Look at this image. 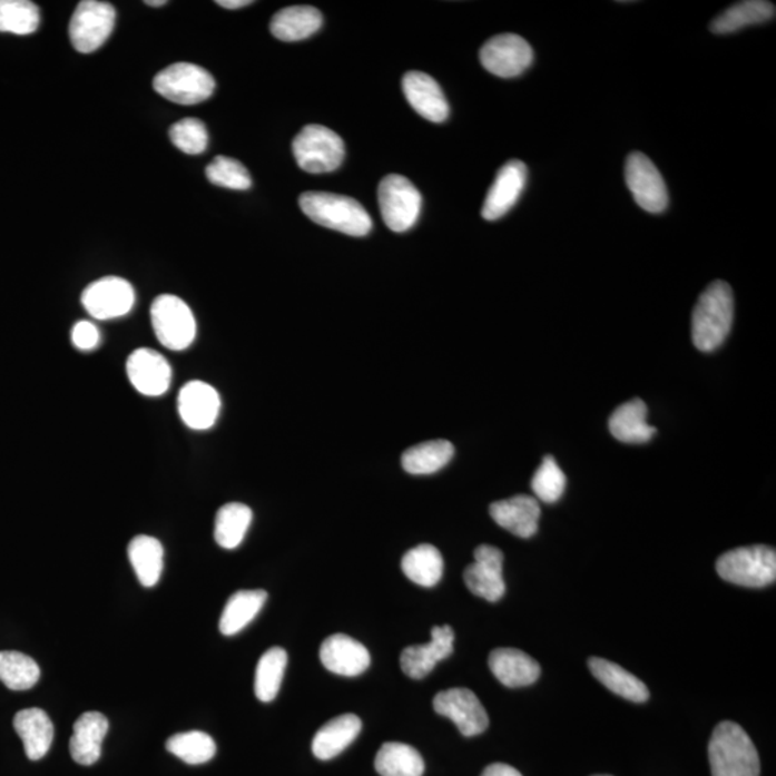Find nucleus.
<instances>
[{
  "mask_svg": "<svg viewBox=\"0 0 776 776\" xmlns=\"http://www.w3.org/2000/svg\"><path fill=\"white\" fill-rule=\"evenodd\" d=\"M286 664H288V655L281 647H274L262 655L255 675L256 698L265 704L275 700L284 679Z\"/></svg>",
  "mask_w": 776,
  "mask_h": 776,
  "instance_id": "c9c22d12",
  "label": "nucleus"
},
{
  "mask_svg": "<svg viewBox=\"0 0 776 776\" xmlns=\"http://www.w3.org/2000/svg\"><path fill=\"white\" fill-rule=\"evenodd\" d=\"M169 136L173 145L190 156L202 155L209 145L205 122L197 118H185L176 122L170 127Z\"/></svg>",
  "mask_w": 776,
  "mask_h": 776,
  "instance_id": "79ce46f5",
  "label": "nucleus"
},
{
  "mask_svg": "<svg viewBox=\"0 0 776 776\" xmlns=\"http://www.w3.org/2000/svg\"><path fill=\"white\" fill-rule=\"evenodd\" d=\"M304 214L328 229L350 236H365L372 232L369 212L355 199L326 191H306L299 197Z\"/></svg>",
  "mask_w": 776,
  "mask_h": 776,
  "instance_id": "7ed1b4c3",
  "label": "nucleus"
},
{
  "mask_svg": "<svg viewBox=\"0 0 776 776\" xmlns=\"http://www.w3.org/2000/svg\"><path fill=\"white\" fill-rule=\"evenodd\" d=\"M268 600V592L264 590L237 591L226 602L222 612L219 630L224 636H235L245 629Z\"/></svg>",
  "mask_w": 776,
  "mask_h": 776,
  "instance_id": "7c9ffc66",
  "label": "nucleus"
},
{
  "mask_svg": "<svg viewBox=\"0 0 776 776\" xmlns=\"http://www.w3.org/2000/svg\"><path fill=\"white\" fill-rule=\"evenodd\" d=\"M443 557L436 547L422 543L403 557L402 568L410 581L422 587H434L443 576Z\"/></svg>",
  "mask_w": 776,
  "mask_h": 776,
  "instance_id": "473e14b6",
  "label": "nucleus"
},
{
  "mask_svg": "<svg viewBox=\"0 0 776 776\" xmlns=\"http://www.w3.org/2000/svg\"><path fill=\"white\" fill-rule=\"evenodd\" d=\"M87 313L96 320H114L125 316L136 303L130 282L118 276H106L88 285L81 295Z\"/></svg>",
  "mask_w": 776,
  "mask_h": 776,
  "instance_id": "9d476101",
  "label": "nucleus"
},
{
  "mask_svg": "<svg viewBox=\"0 0 776 776\" xmlns=\"http://www.w3.org/2000/svg\"><path fill=\"white\" fill-rule=\"evenodd\" d=\"M489 667L497 679L507 687L536 684L541 667L527 652L517 649H497L489 656Z\"/></svg>",
  "mask_w": 776,
  "mask_h": 776,
  "instance_id": "5701e85b",
  "label": "nucleus"
},
{
  "mask_svg": "<svg viewBox=\"0 0 776 776\" xmlns=\"http://www.w3.org/2000/svg\"><path fill=\"white\" fill-rule=\"evenodd\" d=\"M433 708L440 716L451 719L466 738L481 735L488 729L487 710L478 696L464 687L440 691L434 696Z\"/></svg>",
  "mask_w": 776,
  "mask_h": 776,
  "instance_id": "ddd939ff",
  "label": "nucleus"
},
{
  "mask_svg": "<svg viewBox=\"0 0 776 776\" xmlns=\"http://www.w3.org/2000/svg\"><path fill=\"white\" fill-rule=\"evenodd\" d=\"M588 666H590L591 674L595 675L596 679L601 681L612 694L636 701V704H642L649 699L650 694L647 686L630 671L622 669L621 666L600 659V657H591L588 660Z\"/></svg>",
  "mask_w": 776,
  "mask_h": 776,
  "instance_id": "cd10ccee",
  "label": "nucleus"
},
{
  "mask_svg": "<svg viewBox=\"0 0 776 776\" xmlns=\"http://www.w3.org/2000/svg\"><path fill=\"white\" fill-rule=\"evenodd\" d=\"M403 92L414 111L426 120L432 122L448 120L451 108L436 79L424 72H407L403 78Z\"/></svg>",
  "mask_w": 776,
  "mask_h": 776,
  "instance_id": "6ab92c4d",
  "label": "nucleus"
},
{
  "mask_svg": "<svg viewBox=\"0 0 776 776\" xmlns=\"http://www.w3.org/2000/svg\"><path fill=\"white\" fill-rule=\"evenodd\" d=\"M41 23V12L29 0H0V32L29 35Z\"/></svg>",
  "mask_w": 776,
  "mask_h": 776,
  "instance_id": "58836bf2",
  "label": "nucleus"
},
{
  "mask_svg": "<svg viewBox=\"0 0 776 776\" xmlns=\"http://www.w3.org/2000/svg\"><path fill=\"white\" fill-rule=\"evenodd\" d=\"M128 558L143 587L157 586L165 567V550L160 541L148 536L132 538L128 543Z\"/></svg>",
  "mask_w": 776,
  "mask_h": 776,
  "instance_id": "c756f323",
  "label": "nucleus"
},
{
  "mask_svg": "<svg viewBox=\"0 0 776 776\" xmlns=\"http://www.w3.org/2000/svg\"><path fill=\"white\" fill-rule=\"evenodd\" d=\"M252 509L244 503H226L216 513L215 540L225 550H235L245 540L252 523Z\"/></svg>",
  "mask_w": 776,
  "mask_h": 776,
  "instance_id": "2f4dec72",
  "label": "nucleus"
},
{
  "mask_svg": "<svg viewBox=\"0 0 776 776\" xmlns=\"http://www.w3.org/2000/svg\"><path fill=\"white\" fill-rule=\"evenodd\" d=\"M487 71L501 78H513L525 72L533 61L531 46L515 33L498 35L489 39L479 53Z\"/></svg>",
  "mask_w": 776,
  "mask_h": 776,
  "instance_id": "9b49d317",
  "label": "nucleus"
},
{
  "mask_svg": "<svg viewBox=\"0 0 776 776\" xmlns=\"http://www.w3.org/2000/svg\"><path fill=\"white\" fill-rule=\"evenodd\" d=\"M454 448L448 440H432L410 448L402 458L405 472L412 474H432L452 461Z\"/></svg>",
  "mask_w": 776,
  "mask_h": 776,
  "instance_id": "72a5a7b5",
  "label": "nucleus"
},
{
  "mask_svg": "<svg viewBox=\"0 0 776 776\" xmlns=\"http://www.w3.org/2000/svg\"><path fill=\"white\" fill-rule=\"evenodd\" d=\"M537 499L546 503L557 502L563 495L567 487L566 473L558 466L552 456L543 458L531 482Z\"/></svg>",
  "mask_w": 776,
  "mask_h": 776,
  "instance_id": "a19ab883",
  "label": "nucleus"
},
{
  "mask_svg": "<svg viewBox=\"0 0 776 776\" xmlns=\"http://www.w3.org/2000/svg\"><path fill=\"white\" fill-rule=\"evenodd\" d=\"M775 4L765 0H746L731 4L724 13L710 23V31L718 35H728L750 24L773 21L775 18Z\"/></svg>",
  "mask_w": 776,
  "mask_h": 776,
  "instance_id": "c85d7f7f",
  "label": "nucleus"
},
{
  "mask_svg": "<svg viewBox=\"0 0 776 776\" xmlns=\"http://www.w3.org/2000/svg\"><path fill=\"white\" fill-rule=\"evenodd\" d=\"M361 720L353 714L341 715L330 720L316 731L313 740V753L321 760H330L347 749L357 739L361 731Z\"/></svg>",
  "mask_w": 776,
  "mask_h": 776,
  "instance_id": "393cba45",
  "label": "nucleus"
},
{
  "mask_svg": "<svg viewBox=\"0 0 776 776\" xmlns=\"http://www.w3.org/2000/svg\"><path fill=\"white\" fill-rule=\"evenodd\" d=\"M482 776H522L518 769L512 768L507 764H493L489 765L487 769L483 770Z\"/></svg>",
  "mask_w": 776,
  "mask_h": 776,
  "instance_id": "c03bdc74",
  "label": "nucleus"
},
{
  "mask_svg": "<svg viewBox=\"0 0 776 776\" xmlns=\"http://www.w3.org/2000/svg\"><path fill=\"white\" fill-rule=\"evenodd\" d=\"M108 719L100 711H86L73 724V735L69 740V753L77 764L90 766L101 756V745L106 738Z\"/></svg>",
  "mask_w": 776,
  "mask_h": 776,
  "instance_id": "4be33fe9",
  "label": "nucleus"
},
{
  "mask_svg": "<svg viewBox=\"0 0 776 776\" xmlns=\"http://www.w3.org/2000/svg\"><path fill=\"white\" fill-rule=\"evenodd\" d=\"M454 631L451 626L433 627L428 645L410 646L400 656V665L412 679H423L453 652Z\"/></svg>",
  "mask_w": 776,
  "mask_h": 776,
  "instance_id": "a211bd4d",
  "label": "nucleus"
},
{
  "mask_svg": "<svg viewBox=\"0 0 776 776\" xmlns=\"http://www.w3.org/2000/svg\"><path fill=\"white\" fill-rule=\"evenodd\" d=\"M375 769L382 776H422L424 760L413 746L389 743L375 756Z\"/></svg>",
  "mask_w": 776,
  "mask_h": 776,
  "instance_id": "f704fd0d",
  "label": "nucleus"
},
{
  "mask_svg": "<svg viewBox=\"0 0 776 776\" xmlns=\"http://www.w3.org/2000/svg\"><path fill=\"white\" fill-rule=\"evenodd\" d=\"M216 3L225 9H239L252 4L251 0H219V2Z\"/></svg>",
  "mask_w": 776,
  "mask_h": 776,
  "instance_id": "a18cd8bd",
  "label": "nucleus"
},
{
  "mask_svg": "<svg viewBox=\"0 0 776 776\" xmlns=\"http://www.w3.org/2000/svg\"><path fill=\"white\" fill-rule=\"evenodd\" d=\"M116 18V9L111 3L98 0L79 2L69 23L72 47L81 53L97 51L110 38Z\"/></svg>",
  "mask_w": 776,
  "mask_h": 776,
  "instance_id": "1a4fd4ad",
  "label": "nucleus"
},
{
  "mask_svg": "<svg viewBox=\"0 0 776 776\" xmlns=\"http://www.w3.org/2000/svg\"><path fill=\"white\" fill-rule=\"evenodd\" d=\"M320 659L325 669L347 677L364 674L372 664V657L365 646L345 635L328 637L321 646Z\"/></svg>",
  "mask_w": 776,
  "mask_h": 776,
  "instance_id": "aec40b11",
  "label": "nucleus"
},
{
  "mask_svg": "<svg viewBox=\"0 0 776 776\" xmlns=\"http://www.w3.org/2000/svg\"><path fill=\"white\" fill-rule=\"evenodd\" d=\"M156 92L180 106H195L215 92L214 76L205 68L189 62H177L158 72L153 81Z\"/></svg>",
  "mask_w": 776,
  "mask_h": 776,
  "instance_id": "423d86ee",
  "label": "nucleus"
},
{
  "mask_svg": "<svg viewBox=\"0 0 776 776\" xmlns=\"http://www.w3.org/2000/svg\"><path fill=\"white\" fill-rule=\"evenodd\" d=\"M323 27V14L313 7H289L274 14L271 32L279 41L295 42L313 37Z\"/></svg>",
  "mask_w": 776,
  "mask_h": 776,
  "instance_id": "bb28decb",
  "label": "nucleus"
},
{
  "mask_svg": "<svg viewBox=\"0 0 776 776\" xmlns=\"http://www.w3.org/2000/svg\"><path fill=\"white\" fill-rule=\"evenodd\" d=\"M177 407L183 423L193 430H207L214 426L220 413V395L215 387L199 380L183 385Z\"/></svg>",
  "mask_w": 776,
  "mask_h": 776,
  "instance_id": "dca6fc26",
  "label": "nucleus"
},
{
  "mask_svg": "<svg viewBox=\"0 0 776 776\" xmlns=\"http://www.w3.org/2000/svg\"><path fill=\"white\" fill-rule=\"evenodd\" d=\"M170 754L177 756L183 763L202 765L209 763L216 755V744L212 736L200 730L185 731L173 735L166 743Z\"/></svg>",
  "mask_w": 776,
  "mask_h": 776,
  "instance_id": "4c0bfd02",
  "label": "nucleus"
},
{
  "mask_svg": "<svg viewBox=\"0 0 776 776\" xmlns=\"http://www.w3.org/2000/svg\"><path fill=\"white\" fill-rule=\"evenodd\" d=\"M528 170L522 161L512 160L502 166L488 191L482 207L483 219L498 220L517 205L527 185Z\"/></svg>",
  "mask_w": 776,
  "mask_h": 776,
  "instance_id": "f3484780",
  "label": "nucleus"
},
{
  "mask_svg": "<svg viewBox=\"0 0 776 776\" xmlns=\"http://www.w3.org/2000/svg\"><path fill=\"white\" fill-rule=\"evenodd\" d=\"M627 186L637 205L649 214H661L669 205L664 176L642 153H631L626 163Z\"/></svg>",
  "mask_w": 776,
  "mask_h": 776,
  "instance_id": "f8f14e48",
  "label": "nucleus"
},
{
  "mask_svg": "<svg viewBox=\"0 0 776 776\" xmlns=\"http://www.w3.org/2000/svg\"><path fill=\"white\" fill-rule=\"evenodd\" d=\"M491 517L499 527L519 538H531L538 531L541 507L537 498L518 495L505 501L493 502Z\"/></svg>",
  "mask_w": 776,
  "mask_h": 776,
  "instance_id": "412c9836",
  "label": "nucleus"
},
{
  "mask_svg": "<svg viewBox=\"0 0 776 776\" xmlns=\"http://www.w3.org/2000/svg\"><path fill=\"white\" fill-rule=\"evenodd\" d=\"M734 323V293L724 281H715L701 293L691 315V338L699 351L719 348Z\"/></svg>",
  "mask_w": 776,
  "mask_h": 776,
  "instance_id": "f257e3e1",
  "label": "nucleus"
},
{
  "mask_svg": "<svg viewBox=\"0 0 776 776\" xmlns=\"http://www.w3.org/2000/svg\"><path fill=\"white\" fill-rule=\"evenodd\" d=\"M72 344L78 350L91 351L100 344V331L90 321H79L72 328Z\"/></svg>",
  "mask_w": 776,
  "mask_h": 776,
  "instance_id": "37998d69",
  "label": "nucleus"
},
{
  "mask_svg": "<svg viewBox=\"0 0 776 776\" xmlns=\"http://www.w3.org/2000/svg\"><path fill=\"white\" fill-rule=\"evenodd\" d=\"M41 677L37 661L23 652L0 651V681L11 690L32 689Z\"/></svg>",
  "mask_w": 776,
  "mask_h": 776,
  "instance_id": "e433bc0d",
  "label": "nucleus"
},
{
  "mask_svg": "<svg viewBox=\"0 0 776 776\" xmlns=\"http://www.w3.org/2000/svg\"><path fill=\"white\" fill-rule=\"evenodd\" d=\"M13 728L22 739L24 754L31 760L42 759L51 749L53 724L47 711L38 708L18 711Z\"/></svg>",
  "mask_w": 776,
  "mask_h": 776,
  "instance_id": "b1692460",
  "label": "nucleus"
},
{
  "mask_svg": "<svg viewBox=\"0 0 776 776\" xmlns=\"http://www.w3.org/2000/svg\"><path fill=\"white\" fill-rule=\"evenodd\" d=\"M596 776H610V775H596Z\"/></svg>",
  "mask_w": 776,
  "mask_h": 776,
  "instance_id": "de8ad7c7",
  "label": "nucleus"
},
{
  "mask_svg": "<svg viewBox=\"0 0 776 776\" xmlns=\"http://www.w3.org/2000/svg\"><path fill=\"white\" fill-rule=\"evenodd\" d=\"M464 582L474 596L497 602L505 595L503 553L497 547L481 546L474 551V562L464 570Z\"/></svg>",
  "mask_w": 776,
  "mask_h": 776,
  "instance_id": "4468645a",
  "label": "nucleus"
},
{
  "mask_svg": "<svg viewBox=\"0 0 776 776\" xmlns=\"http://www.w3.org/2000/svg\"><path fill=\"white\" fill-rule=\"evenodd\" d=\"M206 177L212 185L232 190H248L252 186L248 169L240 161L226 156H217L206 167Z\"/></svg>",
  "mask_w": 776,
  "mask_h": 776,
  "instance_id": "ea45409f",
  "label": "nucleus"
},
{
  "mask_svg": "<svg viewBox=\"0 0 776 776\" xmlns=\"http://www.w3.org/2000/svg\"><path fill=\"white\" fill-rule=\"evenodd\" d=\"M379 205L389 229L402 234L412 229L422 210V195L404 176H385L379 186Z\"/></svg>",
  "mask_w": 776,
  "mask_h": 776,
  "instance_id": "6e6552de",
  "label": "nucleus"
},
{
  "mask_svg": "<svg viewBox=\"0 0 776 776\" xmlns=\"http://www.w3.org/2000/svg\"><path fill=\"white\" fill-rule=\"evenodd\" d=\"M608 429L622 443H646L656 434V429L647 423V405L640 399L617 407L608 420Z\"/></svg>",
  "mask_w": 776,
  "mask_h": 776,
  "instance_id": "a878e982",
  "label": "nucleus"
},
{
  "mask_svg": "<svg viewBox=\"0 0 776 776\" xmlns=\"http://www.w3.org/2000/svg\"><path fill=\"white\" fill-rule=\"evenodd\" d=\"M293 150L301 169L311 175L337 170L345 155L343 138L318 125L304 127L294 138Z\"/></svg>",
  "mask_w": 776,
  "mask_h": 776,
  "instance_id": "39448f33",
  "label": "nucleus"
},
{
  "mask_svg": "<svg viewBox=\"0 0 776 776\" xmlns=\"http://www.w3.org/2000/svg\"><path fill=\"white\" fill-rule=\"evenodd\" d=\"M716 571L731 585L763 588L776 580V552L764 546L736 548L719 558Z\"/></svg>",
  "mask_w": 776,
  "mask_h": 776,
  "instance_id": "20e7f679",
  "label": "nucleus"
},
{
  "mask_svg": "<svg viewBox=\"0 0 776 776\" xmlns=\"http://www.w3.org/2000/svg\"><path fill=\"white\" fill-rule=\"evenodd\" d=\"M153 330L163 347L189 348L196 338V320L190 306L176 295L157 296L150 310Z\"/></svg>",
  "mask_w": 776,
  "mask_h": 776,
  "instance_id": "0eeeda50",
  "label": "nucleus"
},
{
  "mask_svg": "<svg viewBox=\"0 0 776 776\" xmlns=\"http://www.w3.org/2000/svg\"><path fill=\"white\" fill-rule=\"evenodd\" d=\"M128 380L138 393L160 397L170 387L171 367L165 355L150 348L132 351L126 364Z\"/></svg>",
  "mask_w": 776,
  "mask_h": 776,
  "instance_id": "2eb2a0df",
  "label": "nucleus"
},
{
  "mask_svg": "<svg viewBox=\"0 0 776 776\" xmlns=\"http://www.w3.org/2000/svg\"><path fill=\"white\" fill-rule=\"evenodd\" d=\"M711 776H759L758 750L743 726L721 721L709 743Z\"/></svg>",
  "mask_w": 776,
  "mask_h": 776,
  "instance_id": "f03ea898",
  "label": "nucleus"
},
{
  "mask_svg": "<svg viewBox=\"0 0 776 776\" xmlns=\"http://www.w3.org/2000/svg\"><path fill=\"white\" fill-rule=\"evenodd\" d=\"M166 3V0H153V2L151 0H147L146 2L148 7H165Z\"/></svg>",
  "mask_w": 776,
  "mask_h": 776,
  "instance_id": "49530a36",
  "label": "nucleus"
}]
</instances>
